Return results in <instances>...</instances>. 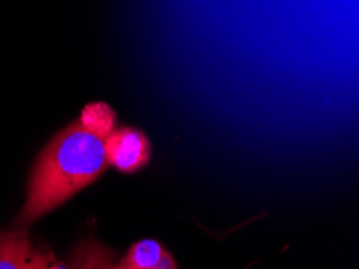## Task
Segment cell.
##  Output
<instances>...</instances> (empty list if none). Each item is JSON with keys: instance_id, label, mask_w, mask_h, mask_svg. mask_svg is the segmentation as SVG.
<instances>
[{"instance_id": "cell-3", "label": "cell", "mask_w": 359, "mask_h": 269, "mask_svg": "<svg viewBox=\"0 0 359 269\" xmlns=\"http://www.w3.org/2000/svg\"><path fill=\"white\" fill-rule=\"evenodd\" d=\"M52 261L53 255L32 247L23 230L0 232V269H43Z\"/></svg>"}, {"instance_id": "cell-4", "label": "cell", "mask_w": 359, "mask_h": 269, "mask_svg": "<svg viewBox=\"0 0 359 269\" xmlns=\"http://www.w3.org/2000/svg\"><path fill=\"white\" fill-rule=\"evenodd\" d=\"M115 269H177L172 255L155 240H140L130 247Z\"/></svg>"}, {"instance_id": "cell-1", "label": "cell", "mask_w": 359, "mask_h": 269, "mask_svg": "<svg viewBox=\"0 0 359 269\" xmlns=\"http://www.w3.org/2000/svg\"><path fill=\"white\" fill-rule=\"evenodd\" d=\"M115 123L116 113L108 103H89L46 147L32 171L20 226H28L99 178L107 166L105 139Z\"/></svg>"}, {"instance_id": "cell-5", "label": "cell", "mask_w": 359, "mask_h": 269, "mask_svg": "<svg viewBox=\"0 0 359 269\" xmlns=\"http://www.w3.org/2000/svg\"><path fill=\"white\" fill-rule=\"evenodd\" d=\"M43 269H115L111 254L97 242H87L79 247L69 266L48 265Z\"/></svg>"}, {"instance_id": "cell-2", "label": "cell", "mask_w": 359, "mask_h": 269, "mask_svg": "<svg viewBox=\"0 0 359 269\" xmlns=\"http://www.w3.org/2000/svg\"><path fill=\"white\" fill-rule=\"evenodd\" d=\"M151 147L145 134L133 128L113 129L105 139V160L123 173H134L150 160Z\"/></svg>"}]
</instances>
